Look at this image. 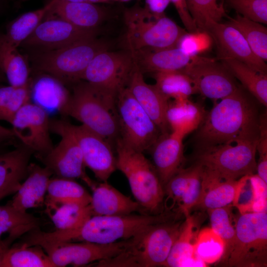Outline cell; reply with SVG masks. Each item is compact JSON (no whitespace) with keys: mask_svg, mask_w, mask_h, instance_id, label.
Here are the masks:
<instances>
[{"mask_svg":"<svg viewBox=\"0 0 267 267\" xmlns=\"http://www.w3.org/2000/svg\"><path fill=\"white\" fill-rule=\"evenodd\" d=\"M261 114L257 101L242 86L215 102L194 137L196 150L224 143L258 141Z\"/></svg>","mask_w":267,"mask_h":267,"instance_id":"obj_1","label":"cell"},{"mask_svg":"<svg viewBox=\"0 0 267 267\" xmlns=\"http://www.w3.org/2000/svg\"><path fill=\"white\" fill-rule=\"evenodd\" d=\"M177 217L176 213L168 211L157 215L92 216L78 228L40 230L37 237L40 241L109 244L132 238L155 224Z\"/></svg>","mask_w":267,"mask_h":267,"instance_id":"obj_2","label":"cell"},{"mask_svg":"<svg viewBox=\"0 0 267 267\" xmlns=\"http://www.w3.org/2000/svg\"><path fill=\"white\" fill-rule=\"evenodd\" d=\"M116 96L106 89L78 81L62 114L74 118L111 143L119 135Z\"/></svg>","mask_w":267,"mask_h":267,"instance_id":"obj_3","label":"cell"},{"mask_svg":"<svg viewBox=\"0 0 267 267\" xmlns=\"http://www.w3.org/2000/svg\"><path fill=\"white\" fill-rule=\"evenodd\" d=\"M177 217L155 224L131 239L127 248L97 267L164 266L180 230L183 218Z\"/></svg>","mask_w":267,"mask_h":267,"instance_id":"obj_4","label":"cell"},{"mask_svg":"<svg viewBox=\"0 0 267 267\" xmlns=\"http://www.w3.org/2000/svg\"><path fill=\"white\" fill-rule=\"evenodd\" d=\"M124 19V44L131 52L177 47L181 39L188 33L164 13H153L145 7L126 10Z\"/></svg>","mask_w":267,"mask_h":267,"instance_id":"obj_5","label":"cell"},{"mask_svg":"<svg viewBox=\"0 0 267 267\" xmlns=\"http://www.w3.org/2000/svg\"><path fill=\"white\" fill-rule=\"evenodd\" d=\"M116 167L128 180L132 192L146 214L157 215L165 211L164 187L154 166L143 152L116 139Z\"/></svg>","mask_w":267,"mask_h":267,"instance_id":"obj_6","label":"cell"},{"mask_svg":"<svg viewBox=\"0 0 267 267\" xmlns=\"http://www.w3.org/2000/svg\"><path fill=\"white\" fill-rule=\"evenodd\" d=\"M109 48L107 43L94 37L58 49L35 50L32 60L38 72L50 75L64 85L75 83L81 81L92 59Z\"/></svg>","mask_w":267,"mask_h":267,"instance_id":"obj_7","label":"cell"},{"mask_svg":"<svg viewBox=\"0 0 267 267\" xmlns=\"http://www.w3.org/2000/svg\"><path fill=\"white\" fill-rule=\"evenodd\" d=\"M235 235L218 261L230 267L267 266V212L240 213L235 217Z\"/></svg>","mask_w":267,"mask_h":267,"instance_id":"obj_8","label":"cell"},{"mask_svg":"<svg viewBox=\"0 0 267 267\" xmlns=\"http://www.w3.org/2000/svg\"><path fill=\"white\" fill-rule=\"evenodd\" d=\"M258 141L224 143L196 150L195 162L225 179L255 174Z\"/></svg>","mask_w":267,"mask_h":267,"instance_id":"obj_9","label":"cell"},{"mask_svg":"<svg viewBox=\"0 0 267 267\" xmlns=\"http://www.w3.org/2000/svg\"><path fill=\"white\" fill-rule=\"evenodd\" d=\"M119 137L130 147L143 152L150 148L161 133L126 87L117 94Z\"/></svg>","mask_w":267,"mask_h":267,"instance_id":"obj_10","label":"cell"},{"mask_svg":"<svg viewBox=\"0 0 267 267\" xmlns=\"http://www.w3.org/2000/svg\"><path fill=\"white\" fill-rule=\"evenodd\" d=\"M69 123L62 119L50 120V131L61 138L57 145L40 160L57 177L81 178L91 188L95 182L86 173L82 151Z\"/></svg>","mask_w":267,"mask_h":267,"instance_id":"obj_11","label":"cell"},{"mask_svg":"<svg viewBox=\"0 0 267 267\" xmlns=\"http://www.w3.org/2000/svg\"><path fill=\"white\" fill-rule=\"evenodd\" d=\"M130 240L105 244L89 242L43 241L34 245H40L44 249L55 267H63L68 265H86L115 257L125 251L130 244Z\"/></svg>","mask_w":267,"mask_h":267,"instance_id":"obj_12","label":"cell"},{"mask_svg":"<svg viewBox=\"0 0 267 267\" xmlns=\"http://www.w3.org/2000/svg\"><path fill=\"white\" fill-rule=\"evenodd\" d=\"M193 82L198 92L214 102L235 92L240 85L218 59L193 55L181 70Z\"/></svg>","mask_w":267,"mask_h":267,"instance_id":"obj_13","label":"cell"},{"mask_svg":"<svg viewBox=\"0 0 267 267\" xmlns=\"http://www.w3.org/2000/svg\"><path fill=\"white\" fill-rule=\"evenodd\" d=\"M134 63L128 50L102 51L91 61L81 80L108 89L117 94L127 86Z\"/></svg>","mask_w":267,"mask_h":267,"instance_id":"obj_14","label":"cell"},{"mask_svg":"<svg viewBox=\"0 0 267 267\" xmlns=\"http://www.w3.org/2000/svg\"><path fill=\"white\" fill-rule=\"evenodd\" d=\"M11 125L16 137L40 159L54 147L50 136L48 113L30 101L15 114Z\"/></svg>","mask_w":267,"mask_h":267,"instance_id":"obj_15","label":"cell"},{"mask_svg":"<svg viewBox=\"0 0 267 267\" xmlns=\"http://www.w3.org/2000/svg\"><path fill=\"white\" fill-rule=\"evenodd\" d=\"M42 21L21 45L35 50L60 48L80 41L96 37L97 29L77 27L52 14Z\"/></svg>","mask_w":267,"mask_h":267,"instance_id":"obj_16","label":"cell"},{"mask_svg":"<svg viewBox=\"0 0 267 267\" xmlns=\"http://www.w3.org/2000/svg\"><path fill=\"white\" fill-rule=\"evenodd\" d=\"M69 126L80 146L86 167L100 181H107L117 169L110 143L82 125L69 123Z\"/></svg>","mask_w":267,"mask_h":267,"instance_id":"obj_17","label":"cell"},{"mask_svg":"<svg viewBox=\"0 0 267 267\" xmlns=\"http://www.w3.org/2000/svg\"><path fill=\"white\" fill-rule=\"evenodd\" d=\"M216 44L218 56L236 59L255 70L267 74L266 62L252 51L242 34L227 23L212 22L206 31Z\"/></svg>","mask_w":267,"mask_h":267,"instance_id":"obj_18","label":"cell"},{"mask_svg":"<svg viewBox=\"0 0 267 267\" xmlns=\"http://www.w3.org/2000/svg\"><path fill=\"white\" fill-rule=\"evenodd\" d=\"M127 87L157 125L161 134L170 132L166 118L170 100L155 85L145 82L143 73L135 64Z\"/></svg>","mask_w":267,"mask_h":267,"instance_id":"obj_19","label":"cell"},{"mask_svg":"<svg viewBox=\"0 0 267 267\" xmlns=\"http://www.w3.org/2000/svg\"><path fill=\"white\" fill-rule=\"evenodd\" d=\"M183 138L170 132L161 134L149 149L154 167L163 186L183 168Z\"/></svg>","mask_w":267,"mask_h":267,"instance_id":"obj_20","label":"cell"},{"mask_svg":"<svg viewBox=\"0 0 267 267\" xmlns=\"http://www.w3.org/2000/svg\"><path fill=\"white\" fill-rule=\"evenodd\" d=\"M202 217L198 214L185 217L179 234L171 250L164 267H206L196 255L195 247Z\"/></svg>","mask_w":267,"mask_h":267,"instance_id":"obj_21","label":"cell"},{"mask_svg":"<svg viewBox=\"0 0 267 267\" xmlns=\"http://www.w3.org/2000/svg\"><path fill=\"white\" fill-rule=\"evenodd\" d=\"M53 174L45 166L30 163L26 178L21 183L9 204L23 212L42 206L44 203L49 180Z\"/></svg>","mask_w":267,"mask_h":267,"instance_id":"obj_22","label":"cell"},{"mask_svg":"<svg viewBox=\"0 0 267 267\" xmlns=\"http://www.w3.org/2000/svg\"><path fill=\"white\" fill-rule=\"evenodd\" d=\"M92 191L90 206L93 216H113L131 214L138 211V204L124 195L107 181L96 183Z\"/></svg>","mask_w":267,"mask_h":267,"instance_id":"obj_23","label":"cell"},{"mask_svg":"<svg viewBox=\"0 0 267 267\" xmlns=\"http://www.w3.org/2000/svg\"><path fill=\"white\" fill-rule=\"evenodd\" d=\"M131 53L134 64L142 73L181 71L193 56L178 47L159 50L143 49Z\"/></svg>","mask_w":267,"mask_h":267,"instance_id":"obj_24","label":"cell"},{"mask_svg":"<svg viewBox=\"0 0 267 267\" xmlns=\"http://www.w3.org/2000/svg\"><path fill=\"white\" fill-rule=\"evenodd\" d=\"M238 182L223 179L203 167L201 194L194 207L207 211L233 204Z\"/></svg>","mask_w":267,"mask_h":267,"instance_id":"obj_25","label":"cell"},{"mask_svg":"<svg viewBox=\"0 0 267 267\" xmlns=\"http://www.w3.org/2000/svg\"><path fill=\"white\" fill-rule=\"evenodd\" d=\"M79 28L97 29L107 16L106 10L97 3L55 0L48 12Z\"/></svg>","mask_w":267,"mask_h":267,"instance_id":"obj_26","label":"cell"},{"mask_svg":"<svg viewBox=\"0 0 267 267\" xmlns=\"http://www.w3.org/2000/svg\"><path fill=\"white\" fill-rule=\"evenodd\" d=\"M206 114L200 103L189 98H180L169 100L166 118L171 132L184 138L199 128Z\"/></svg>","mask_w":267,"mask_h":267,"instance_id":"obj_27","label":"cell"},{"mask_svg":"<svg viewBox=\"0 0 267 267\" xmlns=\"http://www.w3.org/2000/svg\"><path fill=\"white\" fill-rule=\"evenodd\" d=\"M64 85L53 77L45 74L37 80L33 87L31 85V94L34 103L48 114L50 112L62 114L71 95Z\"/></svg>","mask_w":267,"mask_h":267,"instance_id":"obj_28","label":"cell"},{"mask_svg":"<svg viewBox=\"0 0 267 267\" xmlns=\"http://www.w3.org/2000/svg\"><path fill=\"white\" fill-rule=\"evenodd\" d=\"M219 60L231 75L237 79L256 100L267 106V74L255 70L245 63L232 57L220 56Z\"/></svg>","mask_w":267,"mask_h":267,"instance_id":"obj_29","label":"cell"},{"mask_svg":"<svg viewBox=\"0 0 267 267\" xmlns=\"http://www.w3.org/2000/svg\"><path fill=\"white\" fill-rule=\"evenodd\" d=\"M32 150L18 144L14 149L0 154V190L21 184L26 177Z\"/></svg>","mask_w":267,"mask_h":267,"instance_id":"obj_30","label":"cell"},{"mask_svg":"<svg viewBox=\"0 0 267 267\" xmlns=\"http://www.w3.org/2000/svg\"><path fill=\"white\" fill-rule=\"evenodd\" d=\"M46 212L57 230H72L83 225L92 216L90 204L45 202Z\"/></svg>","mask_w":267,"mask_h":267,"instance_id":"obj_31","label":"cell"},{"mask_svg":"<svg viewBox=\"0 0 267 267\" xmlns=\"http://www.w3.org/2000/svg\"><path fill=\"white\" fill-rule=\"evenodd\" d=\"M0 69L9 85L20 87L28 84L30 68L26 58L17 48L8 44L0 35Z\"/></svg>","mask_w":267,"mask_h":267,"instance_id":"obj_32","label":"cell"},{"mask_svg":"<svg viewBox=\"0 0 267 267\" xmlns=\"http://www.w3.org/2000/svg\"><path fill=\"white\" fill-rule=\"evenodd\" d=\"M55 0H50L43 7L23 14L7 25L6 33L1 34L10 46L18 48L34 32L46 16Z\"/></svg>","mask_w":267,"mask_h":267,"instance_id":"obj_33","label":"cell"},{"mask_svg":"<svg viewBox=\"0 0 267 267\" xmlns=\"http://www.w3.org/2000/svg\"><path fill=\"white\" fill-rule=\"evenodd\" d=\"M45 202L75 203L88 205L91 195L74 179L57 177L50 178L47 188Z\"/></svg>","mask_w":267,"mask_h":267,"instance_id":"obj_34","label":"cell"},{"mask_svg":"<svg viewBox=\"0 0 267 267\" xmlns=\"http://www.w3.org/2000/svg\"><path fill=\"white\" fill-rule=\"evenodd\" d=\"M155 85L169 99L186 98L198 93L191 79L182 71L157 72L153 74Z\"/></svg>","mask_w":267,"mask_h":267,"instance_id":"obj_35","label":"cell"},{"mask_svg":"<svg viewBox=\"0 0 267 267\" xmlns=\"http://www.w3.org/2000/svg\"><path fill=\"white\" fill-rule=\"evenodd\" d=\"M1 267H55L40 245H21L10 247Z\"/></svg>","mask_w":267,"mask_h":267,"instance_id":"obj_36","label":"cell"},{"mask_svg":"<svg viewBox=\"0 0 267 267\" xmlns=\"http://www.w3.org/2000/svg\"><path fill=\"white\" fill-rule=\"evenodd\" d=\"M228 24L242 34L253 52L266 62L267 60V29L261 23L251 20L237 13L228 18Z\"/></svg>","mask_w":267,"mask_h":267,"instance_id":"obj_37","label":"cell"},{"mask_svg":"<svg viewBox=\"0 0 267 267\" xmlns=\"http://www.w3.org/2000/svg\"><path fill=\"white\" fill-rule=\"evenodd\" d=\"M39 222L38 218L10 204L0 206V226L14 240L38 227Z\"/></svg>","mask_w":267,"mask_h":267,"instance_id":"obj_38","label":"cell"},{"mask_svg":"<svg viewBox=\"0 0 267 267\" xmlns=\"http://www.w3.org/2000/svg\"><path fill=\"white\" fill-rule=\"evenodd\" d=\"M225 0H186L190 14L199 31L206 32L212 22L226 17Z\"/></svg>","mask_w":267,"mask_h":267,"instance_id":"obj_39","label":"cell"},{"mask_svg":"<svg viewBox=\"0 0 267 267\" xmlns=\"http://www.w3.org/2000/svg\"><path fill=\"white\" fill-rule=\"evenodd\" d=\"M31 81L20 87L0 86V120L11 124L19 110L30 101Z\"/></svg>","mask_w":267,"mask_h":267,"instance_id":"obj_40","label":"cell"},{"mask_svg":"<svg viewBox=\"0 0 267 267\" xmlns=\"http://www.w3.org/2000/svg\"><path fill=\"white\" fill-rule=\"evenodd\" d=\"M225 245L211 227L200 230L195 247L197 257L207 265L217 263L222 258Z\"/></svg>","mask_w":267,"mask_h":267,"instance_id":"obj_41","label":"cell"},{"mask_svg":"<svg viewBox=\"0 0 267 267\" xmlns=\"http://www.w3.org/2000/svg\"><path fill=\"white\" fill-rule=\"evenodd\" d=\"M207 211L211 227L224 243V253L232 245L235 235V217L232 214L231 205Z\"/></svg>","mask_w":267,"mask_h":267,"instance_id":"obj_42","label":"cell"},{"mask_svg":"<svg viewBox=\"0 0 267 267\" xmlns=\"http://www.w3.org/2000/svg\"><path fill=\"white\" fill-rule=\"evenodd\" d=\"M203 167L195 162L191 166V174L186 191L178 204L176 213L184 217L190 214L199 199L201 188Z\"/></svg>","mask_w":267,"mask_h":267,"instance_id":"obj_43","label":"cell"},{"mask_svg":"<svg viewBox=\"0 0 267 267\" xmlns=\"http://www.w3.org/2000/svg\"><path fill=\"white\" fill-rule=\"evenodd\" d=\"M237 14L251 20L267 24V0H226Z\"/></svg>","mask_w":267,"mask_h":267,"instance_id":"obj_44","label":"cell"},{"mask_svg":"<svg viewBox=\"0 0 267 267\" xmlns=\"http://www.w3.org/2000/svg\"><path fill=\"white\" fill-rule=\"evenodd\" d=\"M213 40L206 32L200 31L195 33H187L180 40L178 47L190 55L208 49Z\"/></svg>","mask_w":267,"mask_h":267,"instance_id":"obj_45","label":"cell"},{"mask_svg":"<svg viewBox=\"0 0 267 267\" xmlns=\"http://www.w3.org/2000/svg\"><path fill=\"white\" fill-rule=\"evenodd\" d=\"M174 5L186 31L190 34L200 32L189 11L186 0H170Z\"/></svg>","mask_w":267,"mask_h":267,"instance_id":"obj_46","label":"cell"},{"mask_svg":"<svg viewBox=\"0 0 267 267\" xmlns=\"http://www.w3.org/2000/svg\"><path fill=\"white\" fill-rule=\"evenodd\" d=\"M170 0H145V7L150 12L160 14L164 13Z\"/></svg>","mask_w":267,"mask_h":267,"instance_id":"obj_47","label":"cell"},{"mask_svg":"<svg viewBox=\"0 0 267 267\" xmlns=\"http://www.w3.org/2000/svg\"><path fill=\"white\" fill-rule=\"evenodd\" d=\"M16 138L12 128H5L0 125V144H14Z\"/></svg>","mask_w":267,"mask_h":267,"instance_id":"obj_48","label":"cell"},{"mask_svg":"<svg viewBox=\"0 0 267 267\" xmlns=\"http://www.w3.org/2000/svg\"><path fill=\"white\" fill-rule=\"evenodd\" d=\"M14 240L9 236L6 238H0V267L10 245Z\"/></svg>","mask_w":267,"mask_h":267,"instance_id":"obj_49","label":"cell"},{"mask_svg":"<svg viewBox=\"0 0 267 267\" xmlns=\"http://www.w3.org/2000/svg\"><path fill=\"white\" fill-rule=\"evenodd\" d=\"M20 184L0 190V200L5 196H7L11 194L15 193L18 189Z\"/></svg>","mask_w":267,"mask_h":267,"instance_id":"obj_50","label":"cell"},{"mask_svg":"<svg viewBox=\"0 0 267 267\" xmlns=\"http://www.w3.org/2000/svg\"><path fill=\"white\" fill-rule=\"evenodd\" d=\"M68 2H87L92 3H104L108 2L107 0H62Z\"/></svg>","mask_w":267,"mask_h":267,"instance_id":"obj_51","label":"cell"},{"mask_svg":"<svg viewBox=\"0 0 267 267\" xmlns=\"http://www.w3.org/2000/svg\"><path fill=\"white\" fill-rule=\"evenodd\" d=\"M7 146L6 144H0V154L7 151L5 149Z\"/></svg>","mask_w":267,"mask_h":267,"instance_id":"obj_52","label":"cell"},{"mask_svg":"<svg viewBox=\"0 0 267 267\" xmlns=\"http://www.w3.org/2000/svg\"><path fill=\"white\" fill-rule=\"evenodd\" d=\"M5 234H8L7 231L4 228H3L2 227L0 226V238H2V237Z\"/></svg>","mask_w":267,"mask_h":267,"instance_id":"obj_53","label":"cell"},{"mask_svg":"<svg viewBox=\"0 0 267 267\" xmlns=\"http://www.w3.org/2000/svg\"><path fill=\"white\" fill-rule=\"evenodd\" d=\"M129 0H118V1L125 2V1H128Z\"/></svg>","mask_w":267,"mask_h":267,"instance_id":"obj_54","label":"cell"},{"mask_svg":"<svg viewBox=\"0 0 267 267\" xmlns=\"http://www.w3.org/2000/svg\"><path fill=\"white\" fill-rule=\"evenodd\" d=\"M108 0L109 2H110L112 1H118V0Z\"/></svg>","mask_w":267,"mask_h":267,"instance_id":"obj_55","label":"cell"},{"mask_svg":"<svg viewBox=\"0 0 267 267\" xmlns=\"http://www.w3.org/2000/svg\"><path fill=\"white\" fill-rule=\"evenodd\" d=\"M1 73L2 74V72L1 71L0 69V74H1Z\"/></svg>","mask_w":267,"mask_h":267,"instance_id":"obj_56","label":"cell"},{"mask_svg":"<svg viewBox=\"0 0 267 267\" xmlns=\"http://www.w3.org/2000/svg\"><path fill=\"white\" fill-rule=\"evenodd\" d=\"M21 0L22 1H24L28 0Z\"/></svg>","mask_w":267,"mask_h":267,"instance_id":"obj_57","label":"cell"}]
</instances>
